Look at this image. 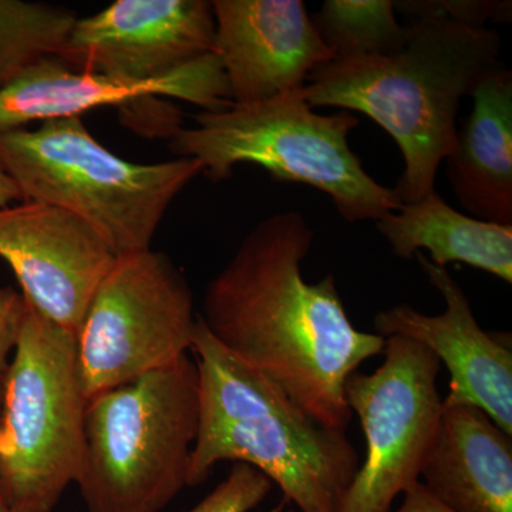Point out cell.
<instances>
[{
  "label": "cell",
  "instance_id": "obj_4",
  "mask_svg": "<svg viewBox=\"0 0 512 512\" xmlns=\"http://www.w3.org/2000/svg\"><path fill=\"white\" fill-rule=\"evenodd\" d=\"M360 121L348 111L319 114L302 90L224 110L201 111L192 127L178 128L171 150L200 161L212 181L227 180L241 164L264 168L281 183L309 185L328 195L343 220H382L402 202L377 183L349 136Z\"/></svg>",
  "mask_w": 512,
  "mask_h": 512
},
{
  "label": "cell",
  "instance_id": "obj_9",
  "mask_svg": "<svg viewBox=\"0 0 512 512\" xmlns=\"http://www.w3.org/2000/svg\"><path fill=\"white\" fill-rule=\"evenodd\" d=\"M383 356L375 372L346 380L345 399L362 424L366 458L339 512H390L396 497L420 481L439 431L440 360L402 336L386 338Z\"/></svg>",
  "mask_w": 512,
  "mask_h": 512
},
{
  "label": "cell",
  "instance_id": "obj_15",
  "mask_svg": "<svg viewBox=\"0 0 512 512\" xmlns=\"http://www.w3.org/2000/svg\"><path fill=\"white\" fill-rule=\"evenodd\" d=\"M421 477L454 511L512 512V437L478 407H443Z\"/></svg>",
  "mask_w": 512,
  "mask_h": 512
},
{
  "label": "cell",
  "instance_id": "obj_25",
  "mask_svg": "<svg viewBox=\"0 0 512 512\" xmlns=\"http://www.w3.org/2000/svg\"><path fill=\"white\" fill-rule=\"evenodd\" d=\"M0 512H10L9 508L6 507L5 501L2 500V495H0Z\"/></svg>",
  "mask_w": 512,
  "mask_h": 512
},
{
  "label": "cell",
  "instance_id": "obj_10",
  "mask_svg": "<svg viewBox=\"0 0 512 512\" xmlns=\"http://www.w3.org/2000/svg\"><path fill=\"white\" fill-rule=\"evenodd\" d=\"M207 0H117L76 19L56 57L79 72L150 82L214 53Z\"/></svg>",
  "mask_w": 512,
  "mask_h": 512
},
{
  "label": "cell",
  "instance_id": "obj_17",
  "mask_svg": "<svg viewBox=\"0 0 512 512\" xmlns=\"http://www.w3.org/2000/svg\"><path fill=\"white\" fill-rule=\"evenodd\" d=\"M376 228L397 258L410 261L426 249L431 264L440 268L466 264L512 284V224L463 214L437 191L384 215Z\"/></svg>",
  "mask_w": 512,
  "mask_h": 512
},
{
  "label": "cell",
  "instance_id": "obj_7",
  "mask_svg": "<svg viewBox=\"0 0 512 512\" xmlns=\"http://www.w3.org/2000/svg\"><path fill=\"white\" fill-rule=\"evenodd\" d=\"M87 404L76 333L26 302L0 404V495L10 512H52L76 483Z\"/></svg>",
  "mask_w": 512,
  "mask_h": 512
},
{
  "label": "cell",
  "instance_id": "obj_11",
  "mask_svg": "<svg viewBox=\"0 0 512 512\" xmlns=\"http://www.w3.org/2000/svg\"><path fill=\"white\" fill-rule=\"evenodd\" d=\"M0 258L40 315L77 333L116 254L76 215L22 201L0 210Z\"/></svg>",
  "mask_w": 512,
  "mask_h": 512
},
{
  "label": "cell",
  "instance_id": "obj_12",
  "mask_svg": "<svg viewBox=\"0 0 512 512\" xmlns=\"http://www.w3.org/2000/svg\"><path fill=\"white\" fill-rule=\"evenodd\" d=\"M427 281L443 296L446 309L426 315L407 303L377 313L376 335L402 336L431 350L450 373L443 407H478L512 437V350L505 339L481 328L466 292L447 268L414 255Z\"/></svg>",
  "mask_w": 512,
  "mask_h": 512
},
{
  "label": "cell",
  "instance_id": "obj_20",
  "mask_svg": "<svg viewBox=\"0 0 512 512\" xmlns=\"http://www.w3.org/2000/svg\"><path fill=\"white\" fill-rule=\"evenodd\" d=\"M274 483L244 463L232 464L228 477L187 512H249L264 503Z\"/></svg>",
  "mask_w": 512,
  "mask_h": 512
},
{
  "label": "cell",
  "instance_id": "obj_3",
  "mask_svg": "<svg viewBox=\"0 0 512 512\" xmlns=\"http://www.w3.org/2000/svg\"><path fill=\"white\" fill-rule=\"evenodd\" d=\"M191 350L200 376V423L188 487L232 461L265 474L298 512H339L360 467L348 433L312 420L271 380L222 348L200 315Z\"/></svg>",
  "mask_w": 512,
  "mask_h": 512
},
{
  "label": "cell",
  "instance_id": "obj_2",
  "mask_svg": "<svg viewBox=\"0 0 512 512\" xmlns=\"http://www.w3.org/2000/svg\"><path fill=\"white\" fill-rule=\"evenodd\" d=\"M500 52L495 30L427 16L412 20L396 52L323 64L302 94L313 109L357 111L379 124L403 156L393 191L412 204L436 191L437 171L456 143L461 100L500 66Z\"/></svg>",
  "mask_w": 512,
  "mask_h": 512
},
{
  "label": "cell",
  "instance_id": "obj_23",
  "mask_svg": "<svg viewBox=\"0 0 512 512\" xmlns=\"http://www.w3.org/2000/svg\"><path fill=\"white\" fill-rule=\"evenodd\" d=\"M403 495V503L396 512H457L434 497L421 481L413 484Z\"/></svg>",
  "mask_w": 512,
  "mask_h": 512
},
{
  "label": "cell",
  "instance_id": "obj_22",
  "mask_svg": "<svg viewBox=\"0 0 512 512\" xmlns=\"http://www.w3.org/2000/svg\"><path fill=\"white\" fill-rule=\"evenodd\" d=\"M25 315L26 301L22 293L0 288V384L9 366L10 353L15 352Z\"/></svg>",
  "mask_w": 512,
  "mask_h": 512
},
{
  "label": "cell",
  "instance_id": "obj_21",
  "mask_svg": "<svg viewBox=\"0 0 512 512\" xmlns=\"http://www.w3.org/2000/svg\"><path fill=\"white\" fill-rule=\"evenodd\" d=\"M394 8L406 12L412 20L441 16L467 26L484 28L488 20L507 22L511 19V2L497 0H436V2H394Z\"/></svg>",
  "mask_w": 512,
  "mask_h": 512
},
{
  "label": "cell",
  "instance_id": "obj_5",
  "mask_svg": "<svg viewBox=\"0 0 512 512\" xmlns=\"http://www.w3.org/2000/svg\"><path fill=\"white\" fill-rule=\"evenodd\" d=\"M0 165L23 201L76 215L116 256L151 249L168 207L202 173L194 158L123 160L90 134L82 117L0 131Z\"/></svg>",
  "mask_w": 512,
  "mask_h": 512
},
{
  "label": "cell",
  "instance_id": "obj_24",
  "mask_svg": "<svg viewBox=\"0 0 512 512\" xmlns=\"http://www.w3.org/2000/svg\"><path fill=\"white\" fill-rule=\"evenodd\" d=\"M16 201H23L22 192L13 178L0 165V210L9 207Z\"/></svg>",
  "mask_w": 512,
  "mask_h": 512
},
{
  "label": "cell",
  "instance_id": "obj_19",
  "mask_svg": "<svg viewBox=\"0 0 512 512\" xmlns=\"http://www.w3.org/2000/svg\"><path fill=\"white\" fill-rule=\"evenodd\" d=\"M76 19L59 6L0 0V89L33 63L57 56Z\"/></svg>",
  "mask_w": 512,
  "mask_h": 512
},
{
  "label": "cell",
  "instance_id": "obj_1",
  "mask_svg": "<svg viewBox=\"0 0 512 512\" xmlns=\"http://www.w3.org/2000/svg\"><path fill=\"white\" fill-rule=\"evenodd\" d=\"M315 232L298 211L276 212L244 238L208 284L200 318L212 338L261 373L320 426L348 431L345 384L386 339L356 329L335 276L316 284L302 264Z\"/></svg>",
  "mask_w": 512,
  "mask_h": 512
},
{
  "label": "cell",
  "instance_id": "obj_27",
  "mask_svg": "<svg viewBox=\"0 0 512 512\" xmlns=\"http://www.w3.org/2000/svg\"><path fill=\"white\" fill-rule=\"evenodd\" d=\"M288 512H298V511H295V510H289Z\"/></svg>",
  "mask_w": 512,
  "mask_h": 512
},
{
  "label": "cell",
  "instance_id": "obj_18",
  "mask_svg": "<svg viewBox=\"0 0 512 512\" xmlns=\"http://www.w3.org/2000/svg\"><path fill=\"white\" fill-rule=\"evenodd\" d=\"M392 0H326L312 20L333 60L389 55L406 43Z\"/></svg>",
  "mask_w": 512,
  "mask_h": 512
},
{
  "label": "cell",
  "instance_id": "obj_16",
  "mask_svg": "<svg viewBox=\"0 0 512 512\" xmlns=\"http://www.w3.org/2000/svg\"><path fill=\"white\" fill-rule=\"evenodd\" d=\"M446 158L448 183L470 217L512 224V73L485 74Z\"/></svg>",
  "mask_w": 512,
  "mask_h": 512
},
{
  "label": "cell",
  "instance_id": "obj_14",
  "mask_svg": "<svg viewBox=\"0 0 512 512\" xmlns=\"http://www.w3.org/2000/svg\"><path fill=\"white\" fill-rule=\"evenodd\" d=\"M157 96L187 101L202 111L224 110L232 104L227 77L215 53L150 82L79 72L52 56L33 63L0 89V131L33 121L82 117L100 107L128 106Z\"/></svg>",
  "mask_w": 512,
  "mask_h": 512
},
{
  "label": "cell",
  "instance_id": "obj_26",
  "mask_svg": "<svg viewBox=\"0 0 512 512\" xmlns=\"http://www.w3.org/2000/svg\"><path fill=\"white\" fill-rule=\"evenodd\" d=\"M0 404H2V384H0Z\"/></svg>",
  "mask_w": 512,
  "mask_h": 512
},
{
  "label": "cell",
  "instance_id": "obj_6",
  "mask_svg": "<svg viewBox=\"0 0 512 512\" xmlns=\"http://www.w3.org/2000/svg\"><path fill=\"white\" fill-rule=\"evenodd\" d=\"M200 423L191 357L92 397L76 484L89 512H160L188 487Z\"/></svg>",
  "mask_w": 512,
  "mask_h": 512
},
{
  "label": "cell",
  "instance_id": "obj_13",
  "mask_svg": "<svg viewBox=\"0 0 512 512\" xmlns=\"http://www.w3.org/2000/svg\"><path fill=\"white\" fill-rule=\"evenodd\" d=\"M212 10L232 104L298 92L333 60L302 0H214Z\"/></svg>",
  "mask_w": 512,
  "mask_h": 512
},
{
  "label": "cell",
  "instance_id": "obj_8",
  "mask_svg": "<svg viewBox=\"0 0 512 512\" xmlns=\"http://www.w3.org/2000/svg\"><path fill=\"white\" fill-rule=\"evenodd\" d=\"M197 320L190 284L167 255L117 256L76 333L87 399L187 356Z\"/></svg>",
  "mask_w": 512,
  "mask_h": 512
}]
</instances>
